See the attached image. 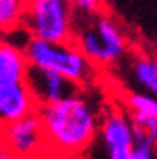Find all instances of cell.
<instances>
[{
    "label": "cell",
    "instance_id": "cell-1",
    "mask_svg": "<svg viewBox=\"0 0 157 159\" xmlns=\"http://www.w3.org/2000/svg\"><path fill=\"white\" fill-rule=\"evenodd\" d=\"M88 87L52 104L40 106L47 145L61 156H76L90 147L100 131L104 109Z\"/></svg>",
    "mask_w": 157,
    "mask_h": 159
},
{
    "label": "cell",
    "instance_id": "cell-2",
    "mask_svg": "<svg viewBox=\"0 0 157 159\" xmlns=\"http://www.w3.org/2000/svg\"><path fill=\"white\" fill-rule=\"evenodd\" d=\"M24 50L33 68L59 73L78 87H90L97 78L98 68L88 59L74 40L47 42L31 36Z\"/></svg>",
    "mask_w": 157,
    "mask_h": 159
},
{
    "label": "cell",
    "instance_id": "cell-3",
    "mask_svg": "<svg viewBox=\"0 0 157 159\" xmlns=\"http://www.w3.org/2000/svg\"><path fill=\"white\" fill-rule=\"evenodd\" d=\"M74 42L97 68H112L130 52V42L121 24L102 12L81 17Z\"/></svg>",
    "mask_w": 157,
    "mask_h": 159
},
{
    "label": "cell",
    "instance_id": "cell-4",
    "mask_svg": "<svg viewBox=\"0 0 157 159\" xmlns=\"http://www.w3.org/2000/svg\"><path fill=\"white\" fill-rule=\"evenodd\" d=\"M78 16L69 0H28L23 30L33 38L47 42H73Z\"/></svg>",
    "mask_w": 157,
    "mask_h": 159
},
{
    "label": "cell",
    "instance_id": "cell-5",
    "mask_svg": "<svg viewBox=\"0 0 157 159\" xmlns=\"http://www.w3.org/2000/svg\"><path fill=\"white\" fill-rule=\"evenodd\" d=\"M98 139L102 142L105 159H133L137 130L130 111L126 107L104 109Z\"/></svg>",
    "mask_w": 157,
    "mask_h": 159
},
{
    "label": "cell",
    "instance_id": "cell-6",
    "mask_svg": "<svg viewBox=\"0 0 157 159\" xmlns=\"http://www.w3.org/2000/svg\"><path fill=\"white\" fill-rule=\"evenodd\" d=\"M0 140L19 159H33L47 147L43 125L38 112L0 126Z\"/></svg>",
    "mask_w": 157,
    "mask_h": 159
},
{
    "label": "cell",
    "instance_id": "cell-7",
    "mask_svg": "<svg viewBox=\"0 0 157 159\" xmlns=\"http://www.w3.org/2000/svg\"><path fill=\"white\" fill-rule=\"evenodd\" d=\"M38 109L40 102L36 100L28 81L0 83V126L38 112Z\"/></svg>",
    "mask_w": 157,
    "mask_h": 159
},
{
    "label": "cell",
    "instance_id": "cell-8",
    "mask_svg": "<svg viewBox=\"0 0 157 159\" xmlns=\"http://www.w3.org/2000/svg\"><path fill=\"white\" fill-rule=\"evenodd\" d=\"M26 81L29 85V88L33 90L40 106L57 102V100L71 95L78 88H81L78 85H74L73 81H69L67 78H64L62 75H59V73L33 68V66H31V71L28 75Z\"/></svg>",
    "mask_w": 157,
    "mask_h": 159
},
{
    "label": "cell",
    "instance_id": "cell-9",
    "mask_svg": "<svg viewBox=\"0 0 157 159\" xmlns=\"http://www.w3.org/2000/svg\"><path fill=\"white\" fill-rule=\"evenodd\" d=\"M31 64L23 45L5 38L0 43V83L26 81Z\"/></svg>",
    "mask_w": 157,
    "mask_h": 159
},
{
    "label": "cell",
    "instance_id": "cell-10",
    "mask_svg": "<svg viewBox=\"0 0 157 159\" xmlns=\"http://www.w3.org/2000/svg\"><path fill=\"white\" fill-rule=\"evenodd\" d=\"M130 75L140 92L157 97V62L154 56L143 52L133 54L130 59Z\"/></svg>",
    "mask_w": 157,
    "mask_h": 159
},
{
    "label": "cell",
    "instance_id": "cell-11",
    "mask_svg": "<svg viewBox=\"0 0 157 159\" xmlns=\"http://www.w3.org/2000/svg\"><path fill=\"white\" fill-rule=\"evenodd\" d=\"M28 0H0V30L11 33L23 28Z\"/></svg>",
    "mask_w": 157,
    "mask_h": 159
},
{
    "label": "cell",
    "instance_id": "cell-12",
    "mask_svg": "<svg viewBox=\"0 0 157 159\" xmlns=\"http://www.w3.org/2000/svg\"><path fill=\"white\" fill-rule=\"evenodd\" d=\"M124 107L131 114H145L157 119V97L145 92H128L124 95Z\"/></svg>",
    "mask_w": 157,
    "mask_h": 159
},
{
    "label": "cell",
    "instance_id": "cell-13",
    "mask_svg": "<svg viewBox=\"0 0 157 159\" xmlns=\"http://www.w3.org/2000/svg\"><path fill=\"white\" fill-rule=\"evenodd\" d=\"M131 118H133L137 131L145 137L154 145V149L157 151V119L150 118V116H145V114H131Z\"/></svg>",
    "mask_w": 157,
    "mask_h": 159
},
{
    "label": "cell",
    "instance_id": "cell-14",
    "mask_svg": "<svg viewBox=\"0 0 157 159\" xmlns=\"http://www.w3.org/2000/svg\"><path fill=\"white\" fill-rule=\"evenodd\" d=\"M73 7L76 9V12L79 14V17H90L97 16L102 12V0H69Z\"/></svg>",
    "mask_w": 157,
    "mask_h": 159
},
{
    "label": "cell",
    "instance_id": "cell-15",
    "mask_svg": "<svg viewBox=\"0 0 157 159\" xmlns=\"http://www.w3.org/2000/svg\"><path fill=\"white\" fill-rule=\"evenodd\" d=\"M0 159H19V157H17V156L0 140Z\"/></svg>",
    "mask_w": 157,
    "mask_h": 159
},
{
    "label": "cell",
    "instance_id": "cell-16",
    "mask_svg": "<svg viewBox=\"0 0 157 159\" xmlns=\"http://www.w3.org/2000/svg\"><path fill=\"white\" fill-rule=\"evenodd\" d=\"M4 36H5V33H4V31H2V30H0V43H2V42H4V40H5V38H4Z\"/></svg>",
    "mask_w": 157,
    "mask_h": 159
},
{
    "label": "cell",
    "instance_id": "cell-17",
    "mask_svg": "<svg viewBox=\"0 0 157 159\" xmlns=\"http://www.w3.org/2000/svg\"><path fill=\"white\" fill-rule=\"evenodd\" d=\"M154 59H155V62H157V54H154Z\"/></svg>",
    "mask_w": 157,
    "mask_h": 159
}]
</instances>
